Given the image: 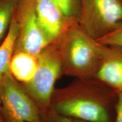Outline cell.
I'll list each match as a JSON object with an SVG mask.
<instances>
[{"mask_svg": "<svg viewBox=\"0 0 122 122\" xmlns=\"http://www.w3.org/2000/svg\"><path fill=\"white\" fill-rule=\"evenodd\" d=\"M118 95L94 76L75 78L54 89L50 110L88 122H114Z\"/></svg>", "mask_w": 122, "mask_h": 122, "instance_id": "6da1fadb", "label": "cell"}, {"mask_svg": "<svg viewBox=\"0 0 122 122\" xmlns=\"http://www.w3.org/2000/svg\"><path fill=\"white\" fill-rule=\"evenodd\" d=\"M62 75L74 78L93 77L101 60L103 45L81 27L71 24L58 41Z\"/></svg>", "mask_w": 122, "mask_h": 122, "instance_id": "7a4b0ae2", "label": "cell"}, {"mask_svg": "<svg viewBox=\"0 0 122 122\" xmlns=\"http://www.w3.org/2000/svg\"><path fill=\"white\" fill-rule=\"evenodd\" d=\"M62 75V62L58 42L50 44L37 56V67L32 80L21 84L40 114L50 110L55 84Z\"/></svg>", "mask_w": 122, "mask_h": 122, "instance_id": "3957f363", "label": "cell"}, {"mask_svg": "<svg viewBox=\"0 0 122 122\" xmlns=\"http://www.w3.org/2000/svg\"><path fill=\"white\" fill-rule=\"evenodd\" d=\"M78 23L96 40L122 24V0H79Z\"/></svg>", "mask_w": 122, "mask_h": 122, "instance_id": "277c9868", "label": "cell"}, {"mask_svg": "<svg viewBox=\"0 0 122 122\" xmlns=\"http://www.w3.org/2000/svg\"><path fill=\"white\" fill-rule=\"evenodd\" d=\"M0 100L5 122H41L37 106L9 71L0 82Z\"/></svg>", "mask_w": 122, "mask_h": 122, "instance_id": "5b68a950", "label": "cell"}, {"mask_svg": "<svg viewBox=\"0 0 122 122\" xmlns=\"http://www.w3.org/2000/svg\"><path fill=\"white\" fill-rule=\"evenodd\" d=\"M14 17L18 27V34L13 53L24 51L37 57L50 44L38 23L36 0H19Z\"/></svg>", "mask_w": 122, "mask_h": 122, "instance_id": "8992f818", "label": "cell"}, {"mask_svg": "<svg viewBox=\"0 0 122 122\" xmlns=\"http://www.w3.org/2000/svg\"><path fill=\"white\" fill-rule=\"evenodd\" d=\"M40 28L49 44L57 42L71 24L77 22L67 17L54 0H36Z\"/></svg>", "mask_w": 122, "mask_h": 122, "instance_id": "52a82bcc", "label": "cell"}, {"mask_svg": "<svg viewBox=\"0 0 122 122\" xmlns=\"http://www.w3.org/2000/svg\"><path fill=\"white\" fill-rule=\"evenodd\" d=\"M96 78L118 93L122 92V47L103 45Z\"/></svg>", "mask_w": 122, "mask_h": 122, "instance_id": "ba28073f", "label": "cell"}, {"mask_svg": "<svg viewBox=\"0 0 122 122\" xmlns=\"http://www.w3.org/2000/svg\"><path fill=\"white\" fill-rule=\"evenodd\" d=\"M37 67V57L24 51L14 53L9 64V71L20 84L32 80Z\"/></svg>", "mask_w": 122, "mask_h": 122, "instance_id": "9c48e42d", "label": "cell"}, {"mask_svg": "<svg viewBox=\"0 0 122 122\" xmlns=\"http://www.w3.org/2000/svg\"><path fill=\"white\" fill-rule=\"evenodd\" d=\"M18 34V27L13 16L6 37L0 45V82L9 71V64L13 56Z\"/></svg>", "mask_w": 122, "mask_h": 122, "instance_id": "30bf717a", "label": "cell"}, {"mask_svg": "<svg viewBox=\"0 0 122 122\" xmlns=\"http://www.w3.org/2000/svg\"><path fill=\"white\" fill-rule=\"evenodd\" d=\"M19 0H0V45L6 37Z\"/></svg>", "mask_w": 122, "mask_h": 122, "instance_id": "8fae6325", "label": "cell"}, {"mask_svg": "<svg viewBox=\"0 0 122 122\" xmlns=\"http://www.w3.org/2000/svg\"><path fill=\"white\" fill-rule=\"evenodd\" d=\"M68 19L78 22L79 0H54Z\"/></svg>", "mask_w": 122, "mask_h": 122, "instance_id": "7c38bea8", "label": "cell"}, {"mask_svg": "<svg viewBox=\"0 0 122 122\" xmlns=\"http://www.w3.org/2000/svg\"><path fill=\"white\" fill-rule=\"evenodd\" d=\"M97 41L103 45L122 47V24Z\"/></svg>", "mask_w": 122, "mask_h": 122, "instance_id": "4fadbf2b", "label": "cell"}, {"mask_svg": "<svg viewBox=\"0 0 122 122\" xmlns=\"http://www.w3.org/2000/svg\"><path fill=\"white\" fill-rule=\"evenodd\" d=\"M41 122H88L66 117L49 110L48 112L41 114Z\"/></svg>", "mask_w": 122, "mask_h": 122, "instance_id": "5bb4252c", "label": "cell"}, {"mask_svg": "<svg viewBox=\"0 0 122 122\" xmlns=\"http://www.w3.org/2000/svg\"><path fill=\"white\" fill-rule=\"evenodd\" d=\"M114 122H122V92L119 93L118 95Z\"/></svg>", "mask_w": 122, "mask_h": 122, "instance_id": "9a60e30c", "label": "cell"}, {"mask_svg": "<svg viewBox=\"0 0 122 122\" xmlns=\"http://www.w3.org/2000/svg\"><path fill=\"white\" fill-rule=\"evenodd\" d=\"M0 122H5L4 116H3L2 104H1V100H0Z\"/></svg>", "mask_w": 122, "mask_h": 122, "instance_id": "2e32d148", "label": "cell"}]
</instances>
